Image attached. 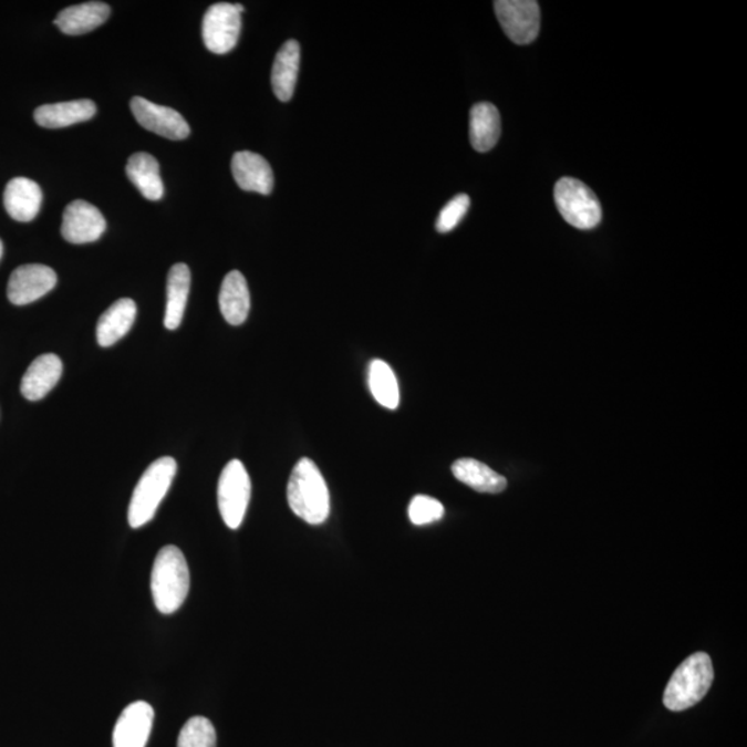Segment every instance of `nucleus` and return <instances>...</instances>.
I'll list each match as a JSON object with an SVG mask.
<instances>
[{
    "label": "nucleus",
    "mask_w": 747,
    "mask_h": 747,
    "mask_svg": "<svg viewBox=\"0 0 747 747\" xmlns=\"http://www.w3.org/2000/svg\"><path fill=\"white\" fill-rule=\"evenodd\" d=\"M288 504L297 517L310 525L325 522L330 515V491L318 465L301 458L292 469L287 487Z\"/></svg>",
    "instance_id": "1"
},
{
    "label": "nucleus",
    "mask_w": 747,
    "mask_h": 747,
    "mask_svg": "<svg viewBox=\"0 0 747 747\" xmlns=\"http://www.w3.org/2000/svg\"><path fill=\"white\" fill-rule=\"evenodd\" d=\"M190 590V570L179 548H160L152 572V592L155 608L160 613H175L185 603Z\"/></svg>",
    "instance_id": "2"
},
{
    "label": "nucleus",
    "mask_w": 747,
    "mask_h": 747,
    "mask_svg": "<svg viewBox=\"0 0 747 747\" xmlns=\"http://www.w3.org/2000/svg\"><path fill=\"white\" fill-rule=\"evenodd\" d=\"M714 679L710 656L705 652H696L685 658L675 670L663 694L664 706L672 712H684L695 706L707 692Z\"/></svg>",
    "instance_id": "3"
},
{
    "label": "nucleus",
    "mask_w": 747,
    "mask_h": 747,
    "mask_svg": "<svg viewBox=\"0 0 747 747\" xmlns=\"http://www.w3.org/2000/svg\"><path fill=\"white\" fill-rule=\"evenodd\" d=\"M177 464L172 457L155 459L137 481L127 511L131 528L138 529L147 525L157 512L166 492L175 479Z\"/></svg>",
    "instance_id": "4"
},
{
    "label": "nucleus",
    "mask_w": 747,
    "mask_h": 747,
    "mask_svg": "<svg viewBox=\"0 0 747 747\" xmlns=\"http://www.w3.org/2000/svg\"><path fill=\"white\" fill-rule=\"evenodd\" d=\"M553 198L559 214L575 229L590 230L601 224V204L584 183L573 177H563L556 185Z\"/></svg>",
    "instance_id": "5"
},
{
    "label": "nucleus",
    "mask_w": 747,
    "mask_h": 747,
    "mask_svg": "<svg viewBox=\"0 0 747 747\" xmlns=\"http://www.w3.org/2000/svg\"><path fill=\"white\" fill-rule=\"evenodd\" d=\"M251 500V479L240 459H231L221 470L218 484V504L227 528H240Z\"/></svg>",
    "instance_id": "6"
},
{
    "label": "nucleus",
    "mask_w": 747,
    "mask_h": 747,
    "mask_svg": "<svg viewBox=\"0 0 747 747\" xmlns=\"http://www.w3.org/2000/svg\"><path fill=\"white\" fill-rule=\"evenodd\" d=\"M241 32V13L236 4L215 3L203 20L205 46L215 54H226L236 48Z\"/></svg>",
    "instance_id": "7"
},
{
    "label": "nucleus",
    "mask_w": 747,
    "mask_h": 747,
    "mask_svg": "<svg viewBox=\"0 0 747 747\" xmlns=\"http://www.w3.org/2000/svg\"><path fill=\"white\" fill-rule=\"evenodd\" d=\"M497 20L504 32L517 44H529L540 31V8L535 0H498Z\"/></svg>",
    "instance_id": "8"
},
{
    "label": "nucleus",
    "mask_w": 747,
    "mask_h": 747,
    "mask_svg": "<svg viewBox=\"0 0 747 747\" xmlns=\"http://www.w3.org/2000/svg\"><path fill=\"white\" fill-rule=\"evenodd\" d=\"M58 284V274L49 266H20L10 276L8 286L9 301L17 307H24L46 295Z\"/></svg>",
    "instance_id": "9"
},
{
    "label": "nucleus",
    "mask_w": 747,
    "mask_h": 747,
    "mask_svg": "<svg viewBox=\"0 0 747 747\" xmlns=\"http://www.w3.org/2000/svg\"><path fill=\"white\" fill-rule=\"evenodd\" d=\"M131 110L144 129L157 133L159 136L170 138V141H183L190 135L187 121L174 108L154 104L147 98L133 97Z\"/></svg>",
    "instance_id": "10"
},
{
    "label": "nucleus",
    "mask_w": 747,
    "mask_h": 747,
    "mask_svg": "<svg viewBox=\"0 0 747 747\" xmlns=\"http://www.w3.org/2000/svg\"><path fill=\"white\" fill-rule=\"evenodd\" d=\"M105 227L103 214L94 205L77 199L64 210L61 235L72 243H87L97 241Z\"/></svg>",
    "instance_id": "11"
},
{
    "label": "nucleus",
    "mask_w": 747,
    "mask_h": 747,
    "mask_svg": "<svg viewBox=\"0 0 747 747\" xmlns=\"http://www.w3.org/2000/svg\"><path fill=\"white\" fill-rule=\"evenodd\" d=\"M154 710L147 702L131 703L121 713L113 734L114 747H146L152 734Z\"/></svg>",
    "instance_id": "12"
},
{
    "label": "nucleus",
    "mask_w": 747,
    "mask_h": 747,
    "mask_svg": "<svg viewBox=\"0 0 747 747\" xmlns=\"http://www.w3.org/2000/svg\"><path fill=\"white\" fill-rule=\"evenodd\" d=\"M231 172L238 187L268 196L273 191L274 176L268 160L252 152H238L232 155Z\"/></svg>",
    "instance_id": "13"
},
{
    "label": "nucleus",
    "mask_w": 747,
    "mask_h": 747,
    "mask_svg": "<svg viewBox=\"0 0 747 747\" xmlns=\"http://www.w3.org/2000/svg\"><path fill=\"white\" fill-rule=\"evenodd\" d=\"M63 374V363L55 354H42L33 360L21 381L22 396L31 402L41 401L53 390Z\"/></svg>",
    "instance_id": "14"
},
{
    "label": "nucleus",
    "mask_w": 747,
    "mask_h": 747,
    "mask_svg": "<svg viewBox=\"0 0 747 747\" xmlns=\"http://www.w3.org/2000/svg\"><path fill=\"white\" fill-rule=\"evenodd\" d=\"M42 197L38 183L27 177H14L4 188V208L17 221H31L41 210Z\"/></svg>",
    "instance_id": "15"
},
{
    "label": "nucleus",
    "mask_w": 747,
    "mask_h": 747,
    "mask_svg": "<svg viewBox=\"0 0 747 747\" xmlns=\"http://www.w3.org/2000/svg\"><path fill=\"white\" fill-rule=\"evenodd\" d=\"M110 14V6L103 2L81 3L61 10L55 17L54 24L65 35H83L103 25Z\"/></svg>",
    "instance_id": "16"
},
{
    "label": "nucleus",
    "mask_w": 747,
    "mask_h": 747,
    "mask_svg": "<svg viewBox=\"0 0 747 747\" xmlns=\"http://www.w3.org/2000/svg\"><path fill=\"white\" fill-rule=\"evenodd\" d=\"M96 104L92 100H74V102L44 104L35 110L38 125L48 129H60L80 122L92 120L96 115Z\"/></svg>",
    "instance_id": "17"
},
{
    "label": "nucleus",
    "mask_w": 747,
    "mask_h": 747,
    "mask_svg": "<svg viewBox=\"0 0 747 747\" xmlns=\"http://www.w3.org/2000/svg\"><path fill=\"white\" fill-rule=\"evenodd\" d=\"M219 307L225 320L231 325H241L247 320L251 297L246 277L240 271H230L221 282Z\"/></svg>",
    "instance_id": "18"
},
{
    "label": "nucleus",
    "mask_w": 747,
    "mask_h": 747,
    "mask_svg": "<svg viewBox=\"0 0 747 747\" xmlns=\"http://www.w3.org/2000/svg\"><path fill=\"white\" fill-rule=\"evenodd\" d=\"M137 307L129 298L111 304L100 318L96 336L100 346L108 347L124 338L135 323Z\"/></svg>",
    "instance_id": "19"
},
{
    "label": "nucleus",
    "mask_w": 747,
    "mask_h": 747,
    "mask_svg": "<svg viewBox=\"0 0 747 747\" xmlns=\"http://www.w3.org/2000/svg\"><path fill=\"white\" fill-rule=\"evenodd\" d=\"M301 46L297 41H287L277 53L271 70V86L280 102H290L295 92Z\"/></svg>",
    "instance_id": "20"
},
{
    "label": "nucleus",
    "mask_w": 747,
    "mask_h": 747,
    "mask_svg": "<svg viewBox=\"0 0 747 747\" xmlns=\"http://www.w3.org/2000/svg\"><path fill=\"white\" fill-rule=\"evenodd\" d=\"M501 135V118L496 105L475 104L469 115L470 144L479 153L490 152Z\"/></svg>",
    "instance_id": "21"
},
{
    "label": "nucleus",
    "mask_w": 747,
    "mask_h": 747,
    "mask_svg": "<svg viewBox=\"0 0 747 747\" xmlns=\"http://www.w3.org/2000/svg\"><path fill=\"white\" fill-rule=\"evenodd\" d=\"M191 273L185 263L172 266L166 284V310L164 324L168 330H176L185 315L188 292H190Z\"/></svg>",
    "instance_id": "22"
},
{
    "label": "nucleus",
    "mask_w": 747,
    "mask_h": 747,
    "mask_svg": "<svg viewBox=\"0 0 747 747\" xmlns=\"http://www.w3.org/2000/svg\"><path fill=\"white\" fill-rule=\"evenodd\" d=\"M126 175L144 198L158 201L164 196L158 160L148 153L133 154L126 164Z\"/></svg>",
    "instance_id": "23"
},
{
    "label": "nucleus",
    "mask_w": 747,
    "mask_h": 747,
    "mask_svg": "<svg viewBox=\"0 0 747 747\" xmlns=\"http://www.w3.org/2000/svg\"><path fill=\"white\" fill-rule=\"evenodd\" d=\"M452 470L456 479L476 491L497 495L506 490L507 479L478 459L459 458L453 464Z\"/></svg>",
    "instance_id": "24"
},
{
    "label": "nucleus",
    "mask_w": 747,
    "mask_h": 747,
    "mask_svg": "<svg viewBox=\"0 0 747 747\" xmlns=\"http://www.w3.org/2000/svg\"><path fill=\"white\" fill-rule=\"evenodd\" d=\"M369 386L376 402L390 409H396L401 392L395 373L384 360L375 359L369 369Z\"/></svg>",
    "instance_id": "25"
},
{
    "label": "nucleus",
    "mask_w": 747,
    "mask_h": 747,
    "mask_svg": "<svg viewBox=\"0 0 747 747\" xmlns=\"http://www.w3.org/2000/svg\"><path fill=\"white\" fill-rule=\"evenodd\" d=\"M218 738L214 724L208 718L197 716L191 717L183 725L177 738V747H216Z\"/></svg>",
    "instance_id": "26"
},
{
    "label": "nucleus",
    "mask_w": 747,
    "mask_h": 747,
    "mask_svg": "<svg viewBox=\"0 0 747 747\" xmlns=\"http://www.w3.org/2000/svg\"><path fill=\"white\" fill-rule=\"evenodd\" d=\"M443 515H445V507L434 497L415 496L408 506V518L417 526L437 522Z\"/></svg>",
    "instance_id": "27"
},
{
    "label": "nucleus",
    "mask_w": 747,
    "mask_h": 747,
    "mask_svg": "<svg viewBox=\"0 0 747 747\" xmlns=\"http://www.w3.org/2000/svg\"><path fill=\"white\" fill-rule=\"evenodd\" d=\"M470 199L467 194H458L446 207L440 210L439 218L436 220V230L448 232L456 229L459 221L467 215Z\"/></svg>",
    "instance_id": "28"
},
{
    "label": "nucleus",
    "mask_w": 747,
    "mask_h": 747,
    "mask_svg": "<svg viewBox=\"0 0 747 747\" xmlns=\"http://www.w3.org/2000/svg\"><path fill=\"white\" fill-rule=\"evenodd\" d=\"M3 257V242L0 240V259Z\"/></svg>",
    "instance_id": "29"
}]
</instances>
